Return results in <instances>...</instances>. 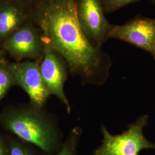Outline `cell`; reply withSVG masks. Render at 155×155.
<instances>
[{"label": "cell", "mask_w": 155, "mask_h": 155, "mask_svg": "<svg viewBox=\"0 0 155 155\" xmlns=\"http://www.w3.org/2000/svg\"><path fill=\"white\" fill-rule=\"evenodd\" d=\"M31 20L39 29L46 49L61 56L69 72L83 85H101L111 65L109 56L91 45L78 21L77 0H36Z\"/></svg>", "instance_id": "1"}, {"label": "cell", "mask_w": 155, "mask_h": 155, "mask_svg": "<svg viewBox=\"0 0 155 155\" xmlns=\"http://www.w3.org/2000/svg\"><path fill=\"white\" fill-rule=\"evenodd\" d=\"M0 124L17 138L46 155H55L64 141L56 117L30 103L5 107L0 113Z\"/></svg>", "instance_id": "2"}, {"label": "cell", "mask_w": 155, "mask_h": 155, "mask_svg": "<svg viewBox=\"0 0 155 155\" xmlns=\"http://www.w3.org/2000/svg\"><path fill=\"white\" fill-rule=\"evenodd\" d=\"M148 120V115L140 117L128 126L127 130L118 135L111 134L102 125V144L92 155H139L142 150H155V144L146 139L143 133Z\"/></svg>", "instance_id": "3"}, {"label": "cell", "mask_w": 155, "mask_h": 155, "mask_svg": "<svg viewBox=\"0 0 155 155\" xmlns=\"http://www.w3.org/2000/svg\"><path fill=\"white\" fill-rule=\"evenodd\" d=\"M1 48L16 61H40L46 51L39 29L31 20L12 33Z\"/></svg>", "instance_id": "4"}, {"label": "cell", "mask_w": 155, "mask_h": 155, "mask_svg": "<svg viewBox=\"0 0 155 155\" xmlns=\"http://www.w3.org/2000/svg\"><path fill=\"white\" fill-rule=\"evenodd\" d=\"M102 0H77V16L81 28L89 42L101 48L109 39L113 24L105 16Z\"/></svg>", "instance_id": "5"}, {"label": "cell", "mask_w": 155, "mask_h": 155, "mask_svg": "<svg viewBox=\"0 0 155 155\" xmlns=\"http://www.w3.org/2000/svg\"><path fill=\"white\" fill-rule=\"evenodd\" d=\"M40 61L7 62L16 84L27 93L30 104L45 108L50 95L43 82L39 70Z\"/></svg>", "instance_id": "6"}, {"label": "cell", "mask_w": 155, "mask_h": 155, "mask_svg": "<svg viewBox=\"0 0 155 155\" xmlns=\"http://www.w3.org/2000/svg\"><path fill=\"white\" fill-rule=\"evenodd\" d=\"M39 70L43 82L50 95H54L70 113L71 106L64 91V84L69 71L66 62L55 51L46 49L39 62Z\"/></svg>", "instance_id": "7"}, {"label": "cell", "mask_w": 155, "mask_h": 155, "mask_svg": "<svg viewBox=\"0 0 155 155\" xmlns=\"http://www.w3.org/2000/svg\"><path fill=\"white\" fill-rule=\"evenodd\" d=\"M109 38L121 40L155 57V19L136 17L122 25H113Z\"/></svg>", "instance_id": "8"}, {"label": "cell", "mask_w": 155, "mask_h": 155, "mask_svg": "<svg viewBox=\"0 0 155 155\" xmlns=\"http://www.w3.org/2000/svg\"><path fill=\"white\" fill-rule=\"evenodd\" d=\"M29 20V8L0 0V45L14 31Z\"/></svg>", "instance_id": "9"}, {"label": "cell", "mask_w": 155, "mask_h": 155, "mask_svg": "<svg viewBox=\"0 0 155 155\" xmlns=\"http://www.w3.org/2000/svg\"><path fill=\"white\" fill-rule=\"evenodd\" d=\"M82 135V129L73 127L63 142L61 149L55 155H78V147Z\"/></svg>", "instance_id": "10"}, {"label": "cell", "mask_w": 155, "mask_h": 155, "mask_svg": "<svg viewBox=\"0 0 155 155\" xmlns=\"http://www.w3.org/2000/svg\"><path fill=\"white\" fill-rule=\"evenodd\" d=\"M7 141L9 145V155H41L39 152L33 148V145L22 140L8 137Z\"/></svg>", "instance_id": "11"}, {"label": "cell", "mask_w": 155, "mask_h": 155, "mask_svg": "<svg viewBox=\"0 0 155 155\" xmlns=\"http://www.w3.org/2000/svg\"><path fill=\"white\" fill-rule=\"evenodd\" d=\"M7 62H0V101L12 87L16 85L11 72L7 66Z\"/></svg>", "instance_id": "12"}, {"label": "cell", "mask_w": 155, "mask_h": 155, "mask_svg": "<svg viewBox=\"0 0 155 155\" xmlns=\"http://www.w3.org/2000/svg\"><path fill=\"white\" fill-rule=\"evenodd\" d=\"M139 0H102L105 13H111Z\"/></svg>", "instance_id": "13"}, {"label": "cell", "mask_w": 155, "mask_h": 155, "mask_svg": "<svg viewBox=\"0 0 155 155\" xmlns=\"http://www.w3.org/2000/svg\"><path fill=\"white\" fill-rule=\"evenodd\" d=\"M0 155H9V149L8 141L0 136Z\"/></svg>", "instance_id": "14"}, {"label": "cell", "mask_w": 155, "mask_h": 155, "mask_svg": "<svg viewBox=\"0 0 155 155\" xmlns=\"http://www.w3.org/2000/svg\"><path fill=\"white\" fill-rule=\"evenodd\" d=\"M6 1L22 6L27 8H29L33 5V3L35 2L36 0H6Z\"/></svg>", "instance_id": "15"}, {"label": "cell", "mask_w": 155, "mask_h": 155, "mask_svg": "<svg viewBox=\"0 0 155 155\" xmlns=\"http://www.w3.org/2000/svg\"><path fill=\"white\" fill-rule=\"evenodd\" d=\"M7 55L5 51L0 48V62L5 61V56Z\"/></svg>", "instance_id": "16"}, {"label": "cell", "mask_w": 155, "mask_h": 155, "mask_svg": "<svg viewBox=\"0 0 155 155\" xmlns=\"http://www.w3.org/2000/svg\"><path fill=\"white\" fill-rule=\"evenodd\" d=\"M152 2L154 4V5L155 6V0H152Z\"/></svg>", "instance_id": "17"}, {"label": "cell", "mask_w": 155, "mask_h": 155, "mask_svg": "<svg viewBox=\"0 0 155 155\" xmlns=\"http://www.w3.org/2000/svg\"><path fill=\"white\" fill-rule=\"evenodd\" d=\"M154 59H155V58H154Z\"/></svg>", "instance_id": "18"}]
</instances>
